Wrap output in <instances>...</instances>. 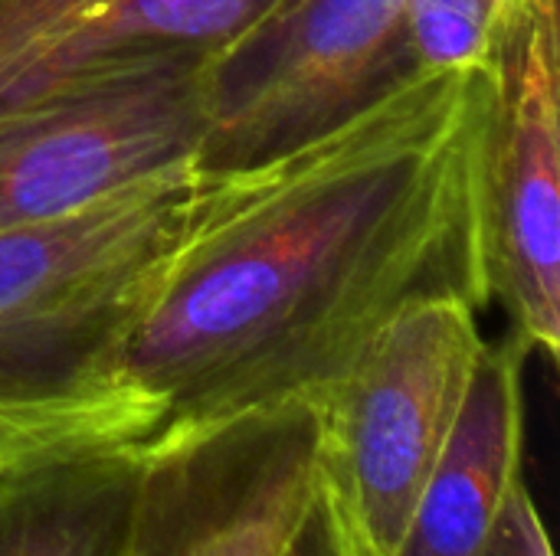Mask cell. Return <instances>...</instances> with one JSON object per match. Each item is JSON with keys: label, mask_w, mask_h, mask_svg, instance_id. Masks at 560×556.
<instances>
[{"label": "cell", "mask_w": 560, "mask_h": 556, "mask_svg": "<svg viewBox=\"0 0 560 556\" xmlns=\"http://www.w3.org/2000/svg\"><path fill=\"white\" fill-rule=\"evenodd\" d=\"M499 75L417 69L331 131L200 170L158 292L112 364L125 446L322 400L410 301L492 305L482 154Z\"/></svg>", "instance_id": "1"}, {"label": "cell", "mask_w": 560, "mask_h": 556, "mask_svg": "<svg viewBox=\"0 0 560 556\" xmlns=\"http://www.w3.org/2000/svg\"><path fill=\"white\" fill-rule=\"evenodd\" d=\"M197 180L184 161L0 229V472L125 446L112 364L158 292Z\"/></svg>", "instance_id": "2"}, {"label": "cell", "mask_w": 560, "mask_h": 556, "mask_svg": "<svg viewBox=\"0 0 560 556\" xmlns=\"http://www.w3.org/2000/svg\"><path fill=\"white\" fill-rule=\"evenodd\" d=\"M417 72L410 0H276L200 59V170L292 151Z\"/></svg>", "instance_id": "3"}, {"label": "cell", "mask_w": 560, "mask_h": 556, "mask_svg": "<svg viewBox=\"0 0 560 556\" xmlns=\"http://www.w3.org/2000/svg\"><path fill=\"white\" fill-rule=\"evenodd\" d=\"M486 338L463 295L404 305L318 400L325 475L361 556H400Z\"/></svg>", "instance_id": "4"}, {"label": "cell", "mask_w": 560, "mask_h": 556, "mask_svg": "<svg viewBox=\"0 0 560 556\" xmlns=\"http://www.w3.org/2000/svg\"><path fill=\"white\" fill-rule=\"evenodd\" d=\"M148 446L128 556H282L325 485V410L285 400Z\"/></svg>", "instance_id": "5"}, {"label": "cell", "mask_w": 560, "mask_h": 556, "mask_svg": "<svg viewBox=\"0 0 560 556\" xmlns=\"http://www.w3.org/2000/svg\"><path fill=\"white\" fill-rule=\"evenodd\" d=\"M203 56L158 59L69 88L0 121V229L79 210L194 161Z\"/></svg>", "instance_id": "6"}, {"label": "cell", "mask_w": 560, "mask_h": 556, "mask_svg": "<svg viewBox=\"0 0 560 556\" xmlns=\"http://www.w3.org/2000/svg\"><path fill=\"white\" fill-rule=\"evenodd\" d=\"M489 298L532 354L560 357V43L558 0L509 52L482 154Z\"/></svg>", "instance_id": "7"}, {"label": "cell", "mask_w": 560, "mask_h": 556, "mask_svg": "<svg viewBox=\"0 0 560 556\" xmlns=\"http://www.w3.org/2000/svg\"><path fill=\"white\" fill-rule=\"evenodd\" d=\"M276 0H0V121L131 66L210 56Z\"/></svg>", "instance_id": "8"}, {"label": "cell", "mask_w": 560, "mask_h": 556, "mask_svg": "<svg viewBox=\"0 0 560 556\" xmlns=\"http://www.w3.org/2000/svg\"><path fill=\"white\" fill-rule=\"evenodd\" d=\"M532 347L505 334L479 354L459 416L420 492L400 556H482L525 482V367Z\"/></svg>", "instance_id": "9"}, {"label": "cell", "mask_w": 560, "mask_h": 556, "mask_svg": "<svg viewBox=\"0 0 560 556\" xmlns=\"http://www.w3.org/2000/svg\"><path fill=\"white\" fill-rule=\"evenodd\" d=\"M148 446H112L0 472V556H128Z\"/></svg>", "instance_id": "10"}, {"label": "cell", "mask_w": 560, "mask_h": 556, "mask_svg": "<svg viewBox=\"0 0 560 556\" xmlns=\"http://www.w3.org/2000/svg\"><path fill=\"white\" fill-rule=\"evenodd\" d=\"M548 3L555 0H410L417 69L502 75L509 52Z\"/></svg>", "instance_id": "11"}, {"label": "cell", "mask_w": 560, "mask_h": 556, "mask_svg": "<svg viewBox=\"0 0 560 556\" xmlns=\"http://www.w3.org/2000/svg\"><path fill=\"white\" fill-rule=\"evenodd\" d=\"M282 556H361L345 521V511L328 485V475Z\"/></svg>", "instance_id": "12"}, {"label": "cell", "mask_w": 560, "mask_h": 556, "mask_svg": "<svg viewBox=\"0 0 560 556\" xmlns=\"http://www.w3.org/2000/svg\"><path fill=\"white\" fill-rule=\"evenodd\" d=\"M482 556H555L541 511L525 482L509 498Z\"/></svg>", "instance_id": "13"}]
</instances>
